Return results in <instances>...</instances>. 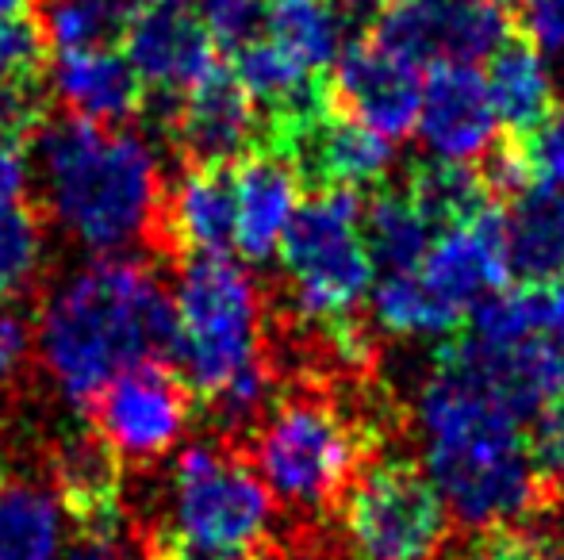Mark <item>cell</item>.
Segmentation results:
<instances>
[{"mask_svg":"<svg viewBox=\"0 0 564 560\" xmlns=\"http://www.w3.org/2000/svg\"><path fill=\"white\" fill-rule=\"evenodd\" d=\"M28 154H31V142H20L0 131V216L28 204V185H31Z\"/></svg>","mask_w":564,"mask_h":560,"instance_id":"8d00e7d4","label":"cell"},{"mask_svg":"<svg viewBox=\"0 0 564 560\" xmlns=\"http://www.w3.org/2000/svg\"><path fill=\"white\" fill-rule=\"evenodd\" d=\"M51 89L69 108V116L108 128H123L147 105V85L134 74L131 58L116 46L54 54Z\"/></svg>","mask_w":564,"mask_h":560,"instance_id":"d6986e66","label":"cell"},{"mask_svg":"<svg viewBox=\"0 0 564 560\" xmlns=\"http://www.w3.org/2000/svg\"><path fill=\"white\" fill-rule=\"evenodd\" d=\"M327 89L330 105L341 116L392 142L419 128L426 74L419 62L365 35L357 43H346L341 58L335 62V74L327 77Z\"/></svg>","mask_w":564,"mask_h":560,"instance_id":"8fae6325","label":"cell"},{"mask_svg":"<svg viewBox=\"0 0 564 560\" xmlns=\"http://www.w3.org/2000/svg\"><path fill=\"white\" fill-rule=\"evenodd\" d=\"M150 560H265L253 546H208V541L181 538V534L158 526L147 538Z\"/></svg>","mask_w":564,"mask_h":560,"instance_id":"e575fe53","label":"cell"},{"mask_svg":"<svg viewBox=\"0 0 564 560\" xmlns=\"http://www.w3.org/2000/svg\"><path fill=\"white\" fill-rule=\"evenodd\" d=\"M273 560H315L312 553H284V557H273Z\"/></svg>","mask_w":564,"mask_h":560,"instance_id":"7bdbcfd3","label":"cell"},{"mask_svg":"<svg viewBox=\"0 0 564 560\" xmlns=\"http://www.w3.org/2000/svg\"><path fill=\"white\" fill-rule=\"evenodd\" d=\"M46 39L31 15H0V89L35 81L43 69Z\"/></svg>","mask_w":564,"mask_h":560,"instance_id":"4dcf8cb0","label":"cell"},{"mask_svg":"<svg viewBox=\"0 0 564 560\" xmlns=\"http://www.w3.org/2000/svg\"><path fill=\"white\" fill-rule=\"evenodd\" d=\"M553 549V546H550ZM553 560H564V549H553Z\"/></svg>","mask_w":564,"mask_h":560,"instance_id":"bcb514c9","label":"cell"},{"mask_svg":"<svg viewBox=\"0 0 564 560\" xmlns=\"http://www.w3.org/2000/svg\"><path fill=\"white\" fill-rule=\"evenodd\" d=\"M503 250L511 284L564 281V193L530 188L503 211Z\"/></svg>","mask_w":564,"mask_h":560,"instance_id":"44dd1931","label":"cell"},{"mask_svg":"<svg viewBox=\"0 0 564 560\" xmlns=\"http://www.w3.org/2000/svg\"><path fill=\"white\" fill-rule=\"evenodd\" d=\"M177 350V307L154 273L131 257L100 254L74 273L39 319V353L62 396L89 407L139 361H170Z\"/></svg>","mask_w":564,"mask_h":560,"instance_id":"7a4b0ae2","label":"cell"},{"mask_svg":"<svg viewBox=\"0 0 564 560\" xmlns=\"http://www.w3.org/2000/svg\"><path fill=\"white\" fill-rule=\"evenodd\" d=\"M35 345L39 330L31 322V315L15 311V307H0V388L20 381Z\"/></svg>","mask_w":564,"mask_h":560,"instance_id":"836d02e7","label":"cell"},{"mask_svg":"<svg viewBox=\"0 0 564 560\" xmlns=\"http://www.w3.org/2000/svg\"><path fill=\"white\" fill-rule=\"evenodd\" d=\"M134 4H170V8H193L196 0H134Z\"/></svg>","mask_w":564,"mask_h":560,"instance_id":"b9f144b4","label":"cell"},{"mask_svg":"<svg viewBox=\"0 0 564 560\" xmlns=\"http://www.w3.org/2000/svg\"><path fill=\"white\" fill-rule=\"evenodd\" d=\"M93 430L119 461L150 464L181 441L193 415V388L170 361H139L89 404Z\"/></svg>","mask_w":564,"mask_h":560,"instance_id":"30bf717a","label":"cell"},{"mask_svg":"<svg viewBox=\"0 0 564 560\" xmlns=\"http://www.w3.org/2000/svg\"><path fill=\"white\" fill-rule=\"evenodd\" d=\"M66 560H150V549L127 546L123 538H105V541H85L74 549Z\"/></svg>","mask_w":564,"mask_h":560,"instance_id":"f35d334b","label":"cell"},{"mask_svg":"<svg viewBox=\"0 0 564 560\" xmlns=\"http://www.w3.org/2000/svg\"><path fill=\"white\" fill-rule=\"evenodd\" d=\"M503 4H507V0H503Z\"/></svg>","mask_w":564,"mask_h":560,"instance_id":"7dc6e473","label":"cell"},{"mask_svg":"<svg viewBox=\"0 0 564 560\" xmlns=\"http://www.w3.org/2000/svg\"><path fill=\"white\" fill-rule=\"evenodd\" d=\"M415 430L423 469L460 526L476 534L519 530L542 510L550 484L527 422L460 361L453 342L438 345L434 369L419 384Z\"/></svg>","mask_w":564,"mask_h":560,"instance_id":"6da1fadb","label":"cell"},{"mask_svg":"<svg viewBox=\"0 0 564 560\" xmlns=\"http://www.w3.org/2000/svg\"><path fill=\"white\" fill-rule=\"evenodd\" d=\"M31 150L54 219L89 250L108 254L154 231L165 188L142 135L62 116L43 123Z\"/></svg>","mask_w":564,"mask_h":560,"instance_id":"3957f363","label":"cell"},{"mask_svg":"<svg viewBox=\"0 0 564 560\" xmlns=\"http://www.w3.org/2000/svg\"><path fill=\"white\" fill-rule=\"evenodd\" d=\"M457 560H553V549L545 538L522 534V526H519V530L480 534Z\"/></svg>","mask_w":564,"mask_h":560,"instance_id":"d590c367","label":"cell"},{"mask_svg":"<svg viewBox=\"0 0 564 560\" xmlns=\"http://www.w3.org/2000/svg\"><path fill=\"white\" fill-rule=\"evenodd\" d=\"M51 487L85 541L123 534V461L93 426L62 433L51 453Z\"/></svg>","mask_w":564,"mask_h":560,"instance_id":"2e32d148","label":"cell"},{"mask_svg":"<svg viewBox=\"0 0 564 560\" xmlns=\"http://www.w3.org/2000/svg\"><path fill=\"white\" fill-rule=\"evenodd\" d=\"M361 231L372 265L380 273H415L438 239V231L426 223V216L415 208L403 185H384L365 204Z\"/></svg>","mask_w":564,"mask_h":560,"instance_id":"603a6c76","label":"cell"},{"mask_svg":"<svg viewBox=\"0 0 564 560\" xmlns=\"http://www.w3.org/2000/svg\"><path fill=\"white\" fill-rule=\"evenodd\" d=\"M484 81H488L491 108H496V120L507 128V135H527L557 105L550 66L522 31L491 54Z\"/></svg>","mask_w":564,"mask_h":560,"instance_id":"7402d4cb","label":"cell"},{"mask_svg":"<svg viewBox=\"0 0 564 560\" xmlns=\"http://www.w3.org/2000/svg\"><path fill=\"white\" fill-rule=\"evenodd\" d=\"M496 108L488 97V81L476 66H434L426 74L419 139L438 162H476L496 142Z\"/></svg>","mask_w":564,"mask_h":560,"instance_id":"ac0fdd59","label":"cell"},{"mask_svg":"<svg viewBox=\"0 0 564 560\" xmlns=\"http://www.w3.org/2000/svg\"><path fill=\"white\" fill-rule=\"evenodd\" d=\"M530 449L545 484H564V384L530 426Z\"/></svg>","mask_w":564,"mask_h":560,"instance_id":"d6a6232c","label":"cell"},{"mask_svg":"<svg viewBox=\"0 0 564 560\" xmlns=\"http://www.w3.org/2000/svg\"><path fill=\"white\" fill-rule=\"evenodd\" d=\"M338 518L357 560H434L453 526L431 472L411 457L365 464L341 495Z\"/></svg>","mask_w":564,"mask_h":560,"instance_id":"52a82bcc","label":"cell"},{"mask_svg":"<svg viewBox=\"0 0 564 560\" xmlns=\"http://www.w3.org/2000/svg\"><path fill=\"white\" fill-rule=\"evenodd\" d=\"M238 227L235 250L246 262H269L281 254L284 231L300 208V177L281 154L253 150L235 165Z\"/></svg>","mask_w":564,"mask_h":560,"instance_id":"ffe728a7","label":"cell"},{"mask_svg":"<svg viewBox=\"0 0 564 560\" xmlns=\"http://www.w3.org/2000/svg\"><path fill=\"white\" fill-rule=\"evenodd\" d=\"M372 322L392 338H449L465 327L431 296L419 273H384L372 284Z\"/></svg>","mask_w":564,"mask_h":560,"instance_id":"4316f807","label":"cell"},{"mask_svg":"<svg viewBox=\"0 0 564 560\" xmlns=\"http://www.w3.org/2000/svg\"><path fill=\"white\" fill-rule=\"evenodd\" d=\"M522 146L530 169V185L534 188H557L564 193V100L542 116L538 128H530L527 135H514Z\"/></svg>","mask_w":564,"mask_h":560,"instance_id":"f546056e","label":"cell"},{"mask_svg":"<svg viewBox=\"0 0 564 560\" xmlns=\"http://www.w3.org/2000/svg\"><path fill=\"white\" fill-rule=\"evenodd\" d=\"M177 350L173 369L208 404L238 373L261 361L258 284L227 254L177 262Z\"/></svg>","mask_w":564,"mask_h":560,"instance_id":"277c9868","label":"cell"},{"mask_svg":"<svg viewBox=\"0 0 564 560\" xmlns=\"http://www.w3.org/2000/svg\"><path fill=\"white\" fill-rule=\"evenodd\" d=\"M196 15L219 46L238 51L265 31V0H196Z\"/></svg>","mask_w":564,"mask_h":560,"instance_id":"1f68e13d","label":"cell"},{"mask_svg":"<svg viewBox=\"0 0 564 560\" xmlns=\"http://www.w3.org/2000/svg\"><path fill=\"white\" fill-rule=\"evenodd\" d=\"M408 196L415 200V208L426 216V223L434 231H449V227L473 223V219L488 216L496 208V196L484 185L480 169L460 162H419L411 165L408 180H403Z\"/></svg>","mask_w":564,"mask_h":560,"instance_id":"d4e9b609","label":"cell"},{"mask_svg":"<svg viewBox=\"0 0 564 560\" xmlns=\"http://www.w3.org/2000/svg\"><path fill=\"white\" fill-rule=\"evenodd\" d=\"M354 4H380V8H388L392 0H354Z\"/></svg>","mask_w":564,"mask_h":560,"instance_id":"ee69618b","label":"cell"},{"mask_svg":"<svg viewBox=\"0 0 564 560\" xmlns=\"http://www.w3.org/2000/svg\"><path fill=\"white\" fill-rule=\"evenodd\" d=\"M415 273L453 319L468 322V315L484 299L511 284L503 250V211L491 208L488 216L473 219V223L442 231Z\"/></svg>","mask_w":564,"mask_h":560,"instance_id":"9a60e30c","label":"cell"},{"mask_svg":"<svg viewBox=\"0 0 564 560\" xmlns=\"http://www.w3.org/2000/svg\"><path fill=\"white\" fill-rule=\"evenodd\" d=\"M165 112H170L165 131L185 165H238L253 150H261L265 128L258 105L224 66Z\"/></svg>","mask_w":564,"mask_h":560,"instance_id":"5bb4252c","label":"cell"},{"mask_svg":"<svg viewBox=\"0 0 564 560\" xmlns=\"http://www.w3.org/2000/svg\"><path fill=\"white\" fill-rule=\"evenodd\" d=\"M553 296H557V330L564 334V281L553 284Z\"/></svg>","mask_w":564,"mask_h":560,"instance_id":"60d3db41","label":"cell"},{"mask_svg":"<svg viewBox=\"0 0 564 560\" xmlns=\"http://www.w3.org/2000/svg\"><path fill=\"white\" fill-rule=\"evenodd\" d=\"M514 15L538 51H564V0H522Z\"/></svg>","mask_w":564,"mask_h":560,"instance_id":"74e56055","label":"cell"},{"mask_svg":"<svg viewBox=\"0 0 564 560\" xmlns=\"http://www.w3.org/2000/svg\"><path fill=\"white\" fill-rule=\"evenodd\" d=\"M261 35H269L300 66L323 77L346 51V20L330 0H273L265 4Z\"/></svg>","mask_w":564,"mask_h":560,"instance_id":"cb8c5ba5","label":"cell"},{"mask_svg":"<svg viewBox=\"0 0 564 560\" xmlns=\"http://www.w3.org/2000/svg\"><path fill=\"white\" fill-rule=\"evenodd\" d=\"M216 46L219 43L204 28L196 8L134 4L123 31V54L131 58L142 85L165 100V108L193 92L208 74H216Z\"/></svg>","mask_w":564,"mask_h":560,"instance_id":"7c38bea8","label":"cell"},{"mask_svg":"<svg viewBox=\"0 0 564 560\" xmlns=\"http://www.w3.org/2000/svg\"><path fill=\"white\" fill-rule=\"evenodd\" d=\"M519 15L503 0H392L369 35L419 66H476L519 35Z\"/></svg>","mask_w":564,"mask_h":560,"instance_id":"9c48e42d","label":"cell"},{"mask_svg":"<svg viewBox=\"0 0 564 560\" xmlns=\"http://www.w3.org/2000/svg\"><path fill=\"white\" fill-rule=\"evenodd\" d=\"M365 200L346 188L312 193L292 216L281 242V265L292 284V311L319 330L354 322L372 296L377 265L365 246Z\"/></svg>","mask_w":564,"mask_h":560,"instance_id":"8992f818","label":"cell"},{"mask_svg":"<svg viewBox=\"0 0 564 560\" xmlns=\"http://www.w3.org/2000/svg\"><path fill=\"white\" fill-rule=\"evenodd\" d=\"M250 433L261 484L300 510L335 507L369 464L365 426L319 396L276 399Z\"/></svg>","mask_w":564,"mask_h":560,"instance_id":"5b68a950","label":"cell"},{"mask_svg":"<svg viewBox=\"0 0 564 560\" xmlns=\"http://www.w3.org/2000/svg\"><path fill=\"white\" fill-rule=\"evenodd\" d=\"M273 523V492L224 446H193L170 476L165 530L208 546H253Z\"/></svg>","mask_w":564,"mask_h":560,"instance_id":"ba28073f","label":"cell"},{"mask_svg":"<svg viewBox=\"0 0 564 560\" xmlns=\"http://www.w3.org/2000/svg\"><path fill=\"white\" fill-rule=\"evenodd\" d=\"M0 484H4V453H0Z\"/></svg>","mask_w":564,"mask_h":560,"instance_id":"f6af8a7d","label":"cell"},{"mask_svg":"<svg viewBox=\"0 0 564 560\" xmlns=\"http://www.w3.org/2000/svg\"><path fill=\"white\" fill-rule=\"evenodd\" d=\"M131 12L134 0H46L35 20L43 28L46 46L66 54L116 46V39H123Z\"/></svg>","mask_w":564,"mask_h":560,"instance_id":"83f0119b","label":"cell"},{"mask_svg":"<svg viewBox=\"0 0 564 560\" xmlns=\"http://www.w3.org/2000/svg\"><path fill=\"white\" fill-rule=\"evenodd\" d=\"M235 165H185V173L162 193L154 239L181 262L193 254H227L235 246Z\"/></svg>","mask_w":564,"mask_h":560,"instance_id":"e0dca14e","label":"cell"},{"mask_svg":"<svg viewBox=\"0 0 564 560\" xmlns=\"http://www.w3.org/2000/svg\"><path fill=\"white\" fill-rule=\"evenodd\" d=\"M43 265V219L35 208L0 216V304H12L35 284Z\"/></svg>","mask_w":564,"mask_h":560,"instance_id":"f1b7e54d","label":"cell"},{"mask_svg":"<svg viewBox=\"0 0 564 560\" xmlns=\"http://www.w3.org/2000/svg\"><path fill=\"white\" fill-rule=\"evenodd\" d=\"M31 0H0V15H23Z\"/></svg>","mask_w":564,"mask_h":560,"instance_id":"ab89813d","label":"cell"},{"mask_svg":"<svg viewBox=\"0 0 564 560\" xmlns=\"http://www.w3.org/2000/svg\"><path fill=\"white\" fill-rule=\"evenodd\" d=\"M62 507L39 484H12L0 492V560H58Z\"/></svg>","mask_w":564,"mask_h":560,"instance_id":"484cf974","label":"cell"},{"mask_svg":"<svg viewBox=\"0 0 564 560\" xmlns=\"http://www.w3.org/2000/svg\"><path fill=\"white\" fill-rule=\"evenodd\" d=\"M265 150L281 154L296 169L300 185H307L312 193H323V188L357 193V188L380 185L392 173V142L341 116L335 105L315 120L284 131Z\"/></svg>","mask_w":564,"mask_h":560,"instance_id":"4fadbf2b","label":"cell"}]
</instances>
